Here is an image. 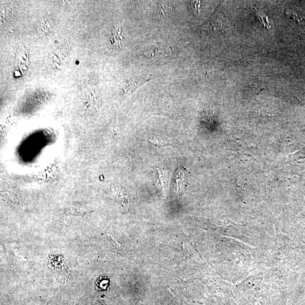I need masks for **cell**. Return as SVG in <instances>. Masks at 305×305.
I'll list each match as a JSON object with an SVG mask.
<instances>
[{
    "mask_svg": "<svg viewBox=\"0 0 305 305\" xmlns=\"http://www.w3.org/2000/svg\"><path fill=\"white\" fill-rule=\"evenodd\" d=\"M148 141L151 143L152 144L157 147L166 146L167 145L173 146L170 143L164 142L163 140L155 138V137H152V138L149 139Z\"/></svg>",
    "mask_w": 305,
    "mask_h": 305,
    "instance_id": "obj_4",
    "label": "cell"
},
{
    "mask_svg": "<svg viewBox=\"0 0 305 305\" xmlns=\"http://www.w3.org/2000/svg\"><path fill=\"white\" fill-rule=\"evenodd\" d=\"M49 266L53 270H57L56 273H61L62 275H68V266L61 257H57L51 256L49 258Z\"/></svg>",
    "mask_w": 305,
    "mask_h": 305,
    "instance_id": "obj_1",
    "label": "cell"
},
{
    "mask_svg": "<svg viewBox=\"0 0 305 305\" xmlns=\"http://www.w3.org/2000/svg\"><path fill=\"white\" fill-rule=\"evenodd\" d=\"M158 171L159 173V179L157 181V185L161 189H162L164 185H166L167 181L166 171L162 167H158Z\"/></svg>",
    "mask_w": 305,
    "mask_h": 305,
    "instance_id": "obj_3",
    "label": "cell"
},
{
    "mask_svg": "<svg viewBox=\"0 0 305 305\" xmlns=\"http://www.w3.org/2000/svg\"><path fill=\"white\" fill-rule=\"evenodd\" d=\"M185 170L181 166H179L178 173L177 177L176 182L177 185L178 194L180 192L182 188L185 185Z\"/></svg>",
    "mask_w": 305,
    "mask_h": 305,
    "instance_id": "obj_2",
    "label": "cell"
}]
</instances>
